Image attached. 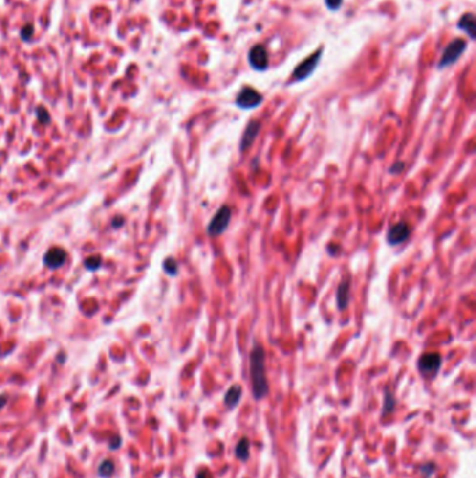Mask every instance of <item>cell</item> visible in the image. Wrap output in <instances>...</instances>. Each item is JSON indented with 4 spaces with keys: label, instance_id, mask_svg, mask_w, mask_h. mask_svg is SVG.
<instances>
[{
    "label": "cell",
    "instance_id": "22",
    "mask_svg": "<svg viewBox=\"0 0 476 478\" xmlns=\"http://www.w3.org/2000/svg\"><path fill=\"white\" fill-rule=\"evenodd\" d=\"M420 471H422V473H425V476H426V477H429V476H430V474L434 471V464H432V463H429V464H425V466H422Z\"/></svg>",
    "mask_w": 476,
    "mask_h": 478
},
{
    "label": "cell",
    "instance_id": "20",
    "mask_svg": "<svg viewBox=\"0 0 476 478\" xmlns=\"http://www.w3.org/2000/svg\"><path fill=\"white\" fill-rule=\"evenodd\" d=\"M32 25H25L24 28L21 29V37H22V39H25V41H28V39H31V37H32Z\"/></svg>",
    "mask_w": 476,
    "mask_h": 478
},
{
    "label": "cell",
    "instance_id": "14",
    "mask_svg": "<svg viewBox=\"0 0 476 478\" xmlns=\"http://www.w3.org/2000/svg\"><path fill=\"white\" fill-rule=\"evenodd\" d=\"M236 457L240 460H247L249 457V453H250V442L247 438H242V439L238 442L236 445Z\"/></svg>",
    "mask_w": 476,
    "mask_h": 478
},
{
    "label": "cell",
    "instance_id": "2",
    "mask_svg": "<svg viewBox=\"0 0 476 478\" xmlns=\"http://www.w3.org/2000/svg\"><path fill=\"white\" fill-rule=\"evenodd\" d=\"M229 221H231V208L228 205H222L215 213L211 223L208 224L207 232L210 236H218V235L224 234L229 225Z\"/></svg>",
    "mask_w": 476,
    "mask_h": 478
},
{
    "label": "cell",
    "instance_id": "15",
    "mask_svg": "<svg viewBox=\"0 0 476 478\" xmlns=\"http://www.w3.org/2000/svg\"><path fill=\"white\" fill-rule=\"evenodd\" d=\"M115 471V466L110 460H104L101 464H99V469H98V474L101 477L104 478H109Z\"/></svg>",
    "mask_w": 476,
    "mask_h": 478
},
{
    "label": "cell",
    "instance_id": "1",
    "mask_svg": "<svg viewBox=\"0 0 476 478\" xmlns=\"http://www.w3.org/2000/svg\"><path fill=\"white\" fill-rule=\"evenodd\" d=\"M250 379L256 400H261L268 394V381L265 373V351L259 344L250 352Z\"/></svg>",
    "mask_w": 476,
    "mask_h": 478
},
{
    "label": "cell",
    "instance_id": "18",
    "mask_svg": "<svg viewBox=\"0 0 476 478\" xmlns=\"http://www.w3.org/2000/svg\"><path fill=\"white\" fill-rule=\"evenodd\" d=\"M164 269H165V272L168 274L175 275L177 273V263H176L172 257H169V259H166L165 263H164Z\"/></svg>",
    "mask_w": 476,
    "mask_h": 478
},
{
    "label": "cell",
    "instance_id": "8",
    "mask_svg": "<svg viewBox=\"0 0 476 478\" xmlns=\"http://www.w3.org/2000/svg\"><path fill=\"white\" fill-rule=\"evenodd\" d=\"M411 234V229H409V225L405 223V221H399L395 225H392L389 228V234H387V242H389L391 246H395V245L402 244L407 241V238Z\"/></svg>",
    "mask_w": 476,
    "mask_h": 478
},
{
    "label": "cell",
    "instance_id": "25",
    "mask_svg": "<svg viewBox=\"0 0 476 478\" xmlns=\"http://www.w3.org/2000/svg\"><path fill=\"white\" fill-rule=\"evenodd\" d=\"M6 403H7V396L6 394H0V410L6 406Z\"/></svg>",
    "mask_w": 476,
    "mask_h": 478
},
{
    "label": "cell",
    "instance_id": "11",
    "mask_svg": "<svg viewBox=\"0 0 476 478\" xmlns=\"http://www.w3.org/2000/svg\"><path fill=\"white\" fill-rule=\"evenodd\" d=\"M348 302H349V281L345 280V281H342L338 285V290H337V305H338V309L340 311L346 309Z\"/></svg>",
    "mask_w": 476,
    "mask_h": 478
},
{
    "label": "cell",
    "instance_id": "4",
    "mask_svg": "<svg viewBox=\"0 0 476 478\" xmlns=\"http://www.w3.org/2000/svg\"><path fill=\"white\" fill-rule=\"evenodd\" d=\"M441 366V357L437 352H429L419 358L418 368L425 376H434Z\"/></svg>",
    "mask_w": 476,
    "mask_h": 478
},
{
    "label": "cell",
    "instance_id": "19",
    "mask_svg": "<svg viewBox=\"0 0 476 478\" xmlns=\"http://www.w3.org/2000/svg\"><path fill=\"white\" fill-rule=\"evenodd\" d=\"M37 116H38V120L41 123H49L50 122V116H49V112L45 109L43 107H38L37 108Z\"/></svg>",
    "mask_w": 476,
    "mask_h": 478
},
{
    "label": "cell",
    "instance_id": "21",
    "mask_svg": "<svg viewBox=\"0 0 476 478\" xmlns=\"http://www.w3.org/2000/svg\"><path fill=\"white\" fill-rule=\"evenodd\" d=\"M325 4L330 10H338L342 4V0H325Z\"/></svg>",
    "mask_w": 476,
    "mask_h": 478
},
{
    "label": "cell",
    "instance_id": "16",
    "mask_svg": "<svg viewBox=\"0 0 476 478\" xmlns=\"http://www.w3.org/2000/svg\"><path fill=\"white\" fill-rule=\"evenodd\" d=\"M395 407V399L394 396L391 394V391H386V397H384V407H383V415L386 414H389L391 411L394 410Z\"/></svg>",
    "mask_w": 476,
    "mask_h": 478
},
{
    "label": "cell",
    "instance_id": "24",
    "mask_svg": "<svg viewBox=\"0 0 476 478\" xmlns=\"http://www.w3.org/2000/svg\"><path fill=\"white\" fill-rule=\"evenodd\" d=\"M197 478H211V474H210L207 470H201V471L197 474Z\"/></svg>",
    "mask_w": 476,
    "mask_h": 478
},
{
    "label": "cell",
    "instance_id": "9",
    "mask_svg": "<svg viewBox=\"0 0 476 478\" xmlns=\"http://www.w3.org/2000/svg\"><path fill=\"white\" fill-rule=\"evenodd\" d=\"M67 253L62 248H52L49 249L46 254L43 256V263L49 269H59L66 262Z\"/></svg>",
    "mask_w": 476,
    "mask_h": 478
},
{
    "label": "cell",
    "instance_id": "6",
    "mask_svg": "<svg viewBox=\"0 0 476 478\" xmlns=\"http://www.w3.org/2000/svg\"><path fill=\"white\" fill-rule=\"evenodd\" d=\"M320 58H321V50H319V52H316L314 55H311L310 58L306 59L304 62H302L301 65L295 68V71H293V78L298 80V81H302V80L309 77L311 73L314 71V68H316V66H317V63H319Z\"/></svg>",
    "mask_w": 476,
    "mask_h": 478
},
{
    "label": "cell",
    "instance_id": "7",
    "mask_svg": "<svg viewBox=\"0 0 476 478\" xmlns=\"http://www.w3.org/2000/svg\"><path fill=\"white\" fill-rule=\"evenodd\" d=\"M249 63L254 70H265L268 68V55L267 50L261 45H256L249 50Z\"/></svg>",
    "mask_w": 476,
    "mask_h": 478
},
{
    "label": "cell",
    "instance_id": "5",
    "mask_svg": "<svg viewBox=\"0 0 476 478\" xmlns=\"http://www.w3.org/2000/svg\"><path fill=\"white\" fill-rule=\"evenodd\" d=\"M262 102L261 94L256 91L254 88L246 87L243 88L236 98V105L242 109H252V108L259 107Z\"/></svg>",
    "mask_w": 476,
    "mask_h": 478
},
{
    "label": "cell",
    "instance_id": "12",
    "mask_svg": "<svg viewBox=\"0 0 476 478\" xmlns=\"http://www.w3.org/2000/svg\"><path fill=\"white\" fill-rule=\"evenodd\" d=\"M240 396H242V387L239 385H234L231 386L226 394H225V406L228 409H234L238 406V403L240 400Z\"/></svg>",
    "mask_w": 476,
    "mask_h": 478
},
{
    "label": "cell",
    "instance_id": "3",
    "mask_svg": "<svg viewBox=\"0 0 476 478\" xmlns=\"http://www.w3.org/2000/svg\"><path fill=\"white\" fill-rule=\"evenodd\" d=\"M465 48H467V42H465L464 39L458 38L455 39V41H453V42L448 45L447 48L444 49L443 56H441L440 62H438V68H447V66H450V65H453L454 62H457L458 58H459V56L462 55V52L465 50Z\"/></svg>",
    "mask_w": 476,
    "mask_h": 478
},
{
    "label": "cell",
    "instance_id": "13",
    "mask_svg": "<svg viewBox=\"0 0 476 478\" xmlns=\"http://www.w3.org/2000/svg\"><path fill=\"white\" fill-rule=\"evenodd\" d=\"M458 28L464 29L472 39L475 38V16L472 13H467L465 16H462L458 23Z\"/></svg>",
    "mask_w": 476,
    "mask_h": 478
},
{
    "label": "cell",
    "instance_id": "23",
    "mask_svg": "<svg viewBox=\"0 0 476 478\" xmlns=\"http://www.w3.org/2000/svg\"><path fill=\"white\" fill-rule=\"evenodd\" d=\"M404 166H405L404 165V162H397L395 165L391 166V172H392V174H397V171H398V172L399 171H402V169H404Z\"/></svg>",
    "mask_w": 476,
    "mask_h": 478
},
{
    "label": "cell",
    "instance_id": "17",
    "mask_svg": "<svg viewBox=\"0 0 476 478\" xmlns=\"http://www.w3.org/2000/svg\"><path fill=\"white\" fill-rule=\"evenodd\" d=\"M101 264H102V260H101L99 256H91V257L86 259V267H87L88 270H91V272L98 270L101 267Z\"/></svg>",
    "mask_w": 476,
    "mask_h": 478
},
{
    "label": "cell",
    "instance_id": "10",
    "mask_svg": "<svg viewBox=\"0 0 476 478\" xmlns=\"http://www.w3.org/2000/svg\"><path fill=\"white\" fill-rule=\"evenodd\" d=\"M260 129H261V123H260L259 120H252V122L247 125L246 130H244V133H243L242 141H240V151H246L249 147L252 146L253 141H254L256 137H257V135L260 133Z\"/></svg>",
    "mask_w": 476,
    "mask_h": 478
}]
</instances>
